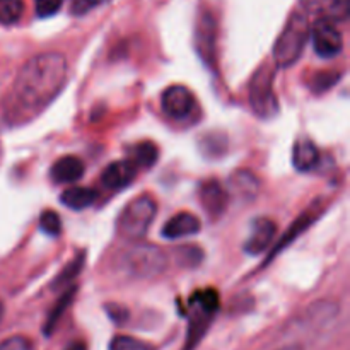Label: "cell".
Returning <instances> with one entry per match:
<instances>
[{"instance_id": "52a82bcc", "label": "cell", "mask_w": 350, "mask_h": 350, "mask_svg": "<svg viewBox=\"0 0 350 350\" xmlns=\"http://www.w3.org/2000/svg\"><path fill=\"white\" fill-rule=\"evenodd\" d=\"M313 50L321 58H335L344 50V38L332 19H318L310 29Z\"/></svg>"}, {"instance_id": "4fadbf2b", "label": "cell", "mask_w": 350, "mask_h": 350, "mask_svg": "<svg viewBox=\"0 0 350 350\" xmlns=\"http://www.w3.org/2000/svg\"><path fill=\"white\" fill-rule=\"evenodd\" d=\"M198 231H200V221H198L197 215L190 214V212H180L163 226L161 232H163V238L174 241V239L197 234Z\"/></svg>"}, {"instance_id": "1f68e13d", "label": "cell", "mask_w": 350, "mask_h": 350, "mask_svg": "<svg viewBox=\"0 0 350 350\" xmlns=\"http://www.w3.org/2000/svg\"><path fill=\"white\" fill-rule=\"evenodd\" d=\"M280 350H303L299 347V345H289V347H286V349H280Z\"/></svg>"}, {"instance_id": "83f0119b", "label": "cell", "mask_w": 350, "mask_h": 350, "mask_svg": "<svg viewBox=\"0 0 350 350\" xmlns=\"http://www.w3.org/2000/svg\"><path fill=\"white\" fill-rule=\"evenodd\" d=\"M0 350H34L33 342L26 337H10L0 342Z\"/></svg>"}, {"instance_id": "2e32d148", "label": "cell", "mask_w": 350, "mask_h": 350, "mask_svg": "<svg viewBox=\"0 0 350 350\" xmlns=\"http://www.w3.org/2000/svg\"><path fill=\"white\" fill-rule=\"evenodd\" d=\"M321 208H323V205H321V200H317V202H314L313 205H311L310 208H308L306 212H303V214L299 215V219H297V221L294 222L293 226H291V228H289V231L286 232V236H284V238L280 239V243H279V245H277L275 248H273V252L270 253V258H267V262H270V260H272L273 256H275L277 253L280 252V250H284V248H286V246L289 245V243L293 241L294 238H297V236H299L301 232L304 231V229H308V228H310V226L313 224V222L317 221L318 217H320V214H321Z\"/></svg>"}, {"instance_id": "f546056e", "label": "cell", "mask_w": 350, "mask_h": 350, "mask_svg": "<svg viewBox=\"0 0 350 350\" xmlns=\"http://www.w3.org/2000/svg\"><path fill=\"white\" fill-rule=\"evenodd\" d=\"M82 263H84V256H79V258H75L74 262H72L70 265H68L67 269H65L64 272L60 273V277L55 280V286H60L62 282H67V280H70L72 277L77 275V273L81 272V269H82Z\"/></svg>"}, {"instance_id": "ba28073f", "label": "cell", "mask_w": 350, "mask_h": 350, "mask_svg": "<svg viewBox=\"0 0 350 350\" xmlns=\"http://www.w3.org/2000/svg\"><path fill=\"white\" fill-rule=\"evenodd\" d=\"M161 108L171 120H187L197 111V98L181 84L170 85L161 96Z\"/></svg>"}, {"instance_id": "d4e9b609", "label": "cell", "mask_w": 350, "mask_h": 350, "mask_svg": "<svg viewBox=\"0 0 350 350\" xmlns=\"http://www.w3.org/2000/svg\"><path fill=\"white\" fill-rule=\"evenodd\" d=\"M74 293H75V289H74V287H70V289H68L67 293H65L64 296H62V299L58 301V304H57V306H55V310L51 311L50 317H48L46 328H44V332H46V334H50V332L53 330V327H55V323H57V321H58V318L62 317V313H64V311L67 310L68 304H70Z\"/></svg>"}, {"instance_id": "7402d4cb", "label": "cell", "mask_w": 350, "mask_h": 350, "mask_svg": "<svg viewBox=\"0 0 350 350\" xmlns=\"http://www.w3.org/2000/svg\"><path fill=\"white\" fill-rule=\"evenodd\" d=\"M40 229L44 234L51 236V238H57L62 232V221L60 215L55 211H44L40 217Z\"/></svg>"}, {"instance_id": "4316f807", "label": "cell", "mask_w": 350, "mask_h": 350, "mask_svg": "<svg viewBox=\"0 0 350 350\" xmlns=\"http://www.w3.org/2000/svg\"><path fill=\"white\" fill-rule=\"evenodd\" d=\"M105 2L106 0H70V14L72 16H85Z\"/></svg>"}, {"instance_id": "d6a6232c", "label": "cell", "mask_w": 350, "mask_h": 350, "mask_svg": "<svg viewBox=\"0 0 350 350\" xmlns=\"http://www.w3.org/2000/svg\"><path fill=\"white\" fill-rule=\"evenodd\" d=\"M2 317H3V306L2 303H0V320H2Z\"/></svg>"}, {"instance_id": "cb8c5ba5", "label": "cell", "mask_w": 350, "mask_h": 350, "mask_svg": "<svg viewBox=\"0 0 350 350\" xmlns=\"http://www.w3.org/2000/svg\"><path fill=\"white\" fill-rule=\"evenodd\" d=\"M176 260L181 267H197L202 262V250L197 246H181L176 252Z\"/></svg>"}, {"instance_id": "5bb4252c", "label": "cell", "mask_w": 350, "mask_h": 350, "mask_svg": "<svg viewBox=\"0 0 350 350\" xmlns=\"http://www.w3.org/2000/svg\"><path fill=\"white\" fill-rule=\"evenodd\" d=\"M85 166L77 156H64L55 161L50 170V178L58 185L75 183L84 176Z\"/></svg>"}, {"instance_id": "5b68a950", "label": "cell", "mask_w": 350, "mask_h": 350, "mask_svg": "<svg viewBox=\"0 0 350 350\" xmlns=\"http://www.w3.org/2000/svg\"><path fill=\"white\" fill-rule=\"evenodd\" d=\"M157 214V204L150 195H140L120 212L116 228L126 239H140L147 234Z\"/></svg>"}, {"instance_id": "8fae6325", "label": "cell", "mask_w": 350, "mask_h": 350, "mask_svg": "<svg viewBox=\"0 0 350 350\" xmlns=\"http://www.w3.org/2000/svg\"><path fill=\"white\" fill-rule=\"evenodd\" d=\"M200 200L212 219L221 217L228 208L229 193L219 180H207L200 185Z\"/></svg>"}, {"instance_id": "f1b7e54d", "label": "cell", "mask_w": 350, "mask_h": 350, "mask_svg": "<svg viewBox=\"0 0 350 350\" xmlns=\"http://www.w3.org/2000/svg\"><path fill=\"white\" fill-rule=\"evenodd\" d=\"M338 75H340V74H335V72H332V74H327V72H320V74L314 75L313 89H314V91H327L330 85H334L335 82L338 81Z\"/></svg>"}, {"instance_id": "6da1fadb", "label": "cell", "mask_w": 350, "mask_h": 350, "mask_svg": "<svg viewBox=\"0 0 350 350\" xmlns=\"http://www.w3.org/2000/svg\"><path fill=\"white\" fill-rule=\"evenodd\" d=\"M67 72V60L57 51L29 58L12 85V106L16 115L29 118L46 108L64 89Z\"/></svg>"}, {"instance_id": "e0dca14e", "label": "cell", "mask_w": 350, "mask_h": 350, "mask_svg": "<svg viewBox=\"0 0 350 350\" xmlns=\"http://www.w3.org/2000/svg\"><path fill=\"white\" fill-rule=\"evenodd\" d=\"M96 200H98V191H96L94 188L88 187L67 188V190L60 195L62 204H64L65 207L72 208V211H84V208L91 207Z\"/></svg>"}, {"instance_id": "9c48e42d", "label": "cell", "mask_w": 350, "mask_h": 350, "mask_svg": "<svg viewBox=\"0 0 350 350\" xmlns=\"http://www.w3.org/2000/svg\"><path fill=\"white\" fill-rule=\"evenodd\" d=\"M215 29L217 26H215L214 17L211 14H202L197 24V31H195V43H197L198 55L208 67L215 65V41H217Z\"/></svg>"}, {"instance_id": "30bf717a", "label": "cell", "mask_w": 350, "mask_h": 350, "mask_svg": "<svg viewBox=\"0 0 350 350\" xmlns=\"http://www.w3.org/2000/svg\"><path fill=\"white\" fill-rule=\"evenodd\" d=\"M277 234V224L269 217H258L253 221L252 232L245 243V252L248 255H262Z\"/></svg>"}, {"instance_id": "ac0fdd59", "label": "cell", "mask_w": 350, "mask_h": 350, "mask_svg": "<svg viewBox=\"0 0 350 350\" xmlns=\"http://www.w3.org/2000/svg\"><path fill=\"white\" fill-rule=\"evenodd\" d=\"M258 178L252 173V171H236L231 176L229 181V190L236 195V197L246 198V200H252L253 197H256L258 193Z\"/></svg>"}, {"instance_id": "d6986e66", "label": "cell", "mask_w": 350, "mask_h": 350, "mask_svg": "<svg viewBox=\"0 0 350 350\" xmlns=\"http://www.w3.org/2000/svg\"><path fill=\"white\" fill-rule=\"evenodd\" d=\"M303 9L310 14L328 12L330 19L347 16V0H299Z\"/></svg>"}, {"instance_id": "8992f818", "label": "cell", "mask_w": 350, "mask_h": 350, "mask_svg": "<svg viewBox=\"0 0 350 350\" xmlns=\"http://www.w3.org/2000/svg\"><path fill=\"white\" fill-rule=\"evenodd\" d=\"M219 310V294L215 289L198 291L190 299V327L185 350H193Z\"/></svg>"}, {"instance_id": "484cf974", "label": "cell", "mask_w": 350, "mask_h": 350, "mask_svg": "<svg viewBox=\"0 0 350 350\" xmlns=\"http://www.w3.org/2000/svg\"><path fill=\"white\" fill-rule=\"evenodd\" d=\"M64 0H34V10L38 17H51L60 10Z\"/></svg>"}, {"instance_id": "44dd1931", "label": "cell", "mask_w": 350, "mask_h": 350, "mask_svg": "<svg viewBox=\"0 0 350 350\" xmlns=\"http://www.w3.org/2000/svg\"><path fill=\"white\" fill-rule=\"evenodd\" d=\"M24 2L23 0H0V24H16L23 17Z\"/></svg>"}, {"instance_id": "603a6c76", "label": "cell", "mask_w": 350, "mask_h": 350, "mask_svg": "<svg viewBox=\"0 0 350 350\" xmlns=\"http://www.w3.org/2000/svg\"><path fill=\"white\" fill-rule=\"evenodd\" d=\"M109 350H156L147 342L139 340V338L126 337V335H118L109 344Z\"/></svg>"}, {"instance_id": "7c38bea8", "label": "cell", "mask_w": 350, "mask_h": 350, "mask_svg": "<svg viewBox=\"0 0 350 350\" xmlns=\"http://www.w3.org/2000/svg\"><path fill=\"white\" fill-rule=\"evenodd\" d=\"M137 170L139 167L130 159L115 161L108 164L101 173V183L109 190H123L135 180Z\"/></svg>"}, {"instance_id": "9a60e30c", "label": "cell", "mask_w": 350, "mask_h": 350, "mask_svg": "<svg viewBox=\"0 0 350 350\" xmlns=\"http://www.w3.org/2000/svg\"><path fill=\"white\" fill-rule=\"evenodd\" d=\"M320 149L313 140L308 137H301L299 140H296L293 149V164L297 171L308 173V171L314 170L320 164Z\"/></svg>"}, {"instance_id": "277c9868", "label": "cell", "mask_w": 350, "mask_h": 350, "mask_svg": "<svg viewBox=\"0 0 350 350\" xmlns=\"http://www.w3.org/2000/svg\"><path fill=\"white\" fill-rule=\"evenodd\" d=\"M273 82H275V67L269 64L260 65L250 81V106L253 113L263 120H270L279 115V99Z\"/></svg>"}, {"instance_id": "4dcf8cb0", "label": "cell", "mask_w": 350, "mask_h": 350, "mask_svg": "<svg viewBox=\"0 0 350 350\" xmlns=\"http://www.w3.org/2000/svg\"><path fill=\"white\" fill-rule=\"evenodd\" d=\"M65 350H88V349H85V345L82 344V342H72V344Z\"/></svg>"}, {"instance_id": "3957f363", "label": "cell", "mask_w": 350, "mask_h": 350, "mask_svg": "<svg viewBox=\"0 0 350 350\" xmlns=\"http://www.w3.org/2000/svg\"><path fill=\"white\" fill-rule=\"evenodd\" d=\"M310 29L311 26L304 14L294 12L289 17L286 27L277 38L275 46H273V62L277 67L287 68L299 60L304 46L310 40Z\"/></svg>"}, {"instance_id": "7a4b0ae2", "label": "cell", "mask_w": 350, "mask_h": 350, "mask_svg": "<svg viewBox=\"0 0 350 350\" xmlns=\"http://www.w3.org/2000/svg\"><path fill=\"white\" fill-rule=\"evenodd\" d=\"M167 267V256L159 246L149 243H132L120 250L113 258V270L118 275L133 280H144L163 273Z\"/></svg>"}, {"instance_id": "ffe728a7", "label": "cell", "mask_w": 350, "mask_h": 350, "mask_svg": "<svg viewBox=\"0 0 350 350\" xmlns=\"http://www.w3.org/2000/svg\"><path fill=\"white\" fill-rule=\"evenodd\" d=\"M157 157H159V150L154 142H140L130 149V161L135 164L137 167H150L156 164Z\"/></svg>"}]
</instances>
